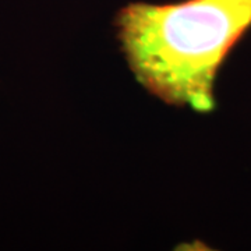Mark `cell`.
<instances>
[{"mask_svg":"<svg viewBox=\"0 0 251 251\" xmlns=\"http://www.w3.org/2000/svg\"><path fill=\"white\" fill-rule=\"evenodd\" d=\"M135 80L166 105L211 113L216 74L251 28V0L134 1L115 18Z\"/></svg>","mask_w":251,"mask_h":251,"instance_id":"6da1fadb","label":"cell"}]
</instances>
